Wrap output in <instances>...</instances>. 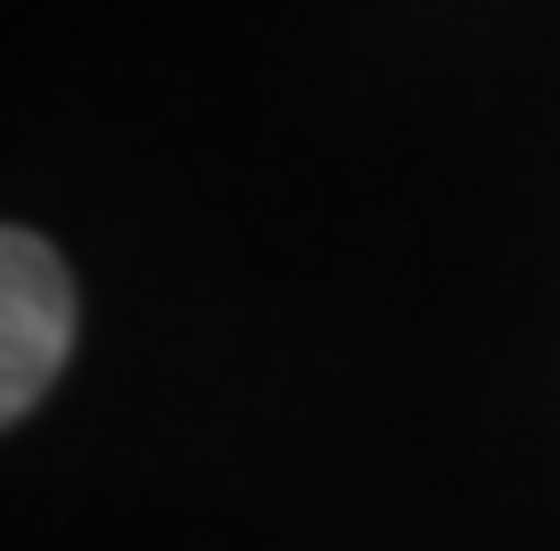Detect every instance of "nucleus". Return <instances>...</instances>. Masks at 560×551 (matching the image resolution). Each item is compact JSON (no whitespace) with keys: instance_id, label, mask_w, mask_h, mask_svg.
<instances>
[{"instance_id":"f257e3e1","label":"nucleus","mask_w":560,"mask_h":551,"mask_svg":"<svg viewBox=\"0 0 560 551\" xmlns=\"http://www.w3.org/2000/svg\"><path fill=\"white\" fill-rule=\"evenodd\" d=\"M74 345V280L50 239L9 231L0 239V412L25 420L50 396L58 362Z\"/></svg>"}]
</instances>
